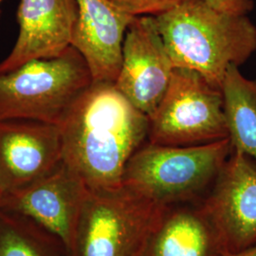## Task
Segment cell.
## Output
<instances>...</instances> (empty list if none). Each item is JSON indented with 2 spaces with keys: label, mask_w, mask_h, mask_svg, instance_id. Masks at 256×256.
<instances>
[{
  "label": "cell",
  "mask_w": 256,
  "mask_h": 256,
  "mask_svg": "<svg viewBox=\"0 0 256 256\" xmlns=\"http://www.w3.org/2000/svg\"><path fill=\"white\" fill-rule=\"evenodd\" d=\"M221 90L229 138L234 150L256 162V82L232 66L223 80Z\"/></svg>",
  "instance_id": "cell-14"
},
{
  "label": "cell",
  "mask_w": 256,
  "mask_h": 256,
  "mask_svg": "<svg viewBox=\"0 0 256 256\" xmlns=\"http://www.w3.org/2000/svg\"><path fill=\"white\" fill-rule=\"evenodd\" d=\"M0 256H70L64 243L32 220L0 209Z\"/></svg>",
  "instance_id": "cell-15"
},
{
  "label": "cell",
  "mask_w": 256,
  "mask_h": 256,
  "mask_svg": "<svg viewBox=\"0 0 256 256\" xmlns=\"http://www.w3.org/2000/svg\"><path fill=\"white\" fill-rule=\"evenodd\" d=\"M232 152L229 138L192 146L146 142L130 158L122 186L165 206L198 202Z\"/></svg>",
  "instance_id": "cell-3"
},
{
  "label": "cell",
  "mask_w": 256,
  "mask_h": 256,
  "mask_svg": "<svg viewBox=\"0 0 256 256\" xmlns=\"http://www.w3.org/2000/svg\"><path fill=\"white\" fill-rule=\"evenodd\" d=\"M90 189L64 162L34 183L3 194L0 209L26 216L59 238L70 256Z\"/></svg>",
  "instance_id": "cell-9"
},
{
  "label": "cell",
  "mask_w": 256,
  "mask_h": 256,
  "mask_svg": "<svg viewBox=\"0 0 256 256\" xmlns=\"http://www.w3.org/2000/svg\"><path fill=\"white\" fill-rule=\"evenodd\" d=\"M2 1H3V0H0V4H1V2H2Z\"/></svg>",
  "instance_id": "cell-20"
},
{
  "label": "cell",
  "mask_w": 256,
  "mask_h": 256,
  "mask_svg": "<svg viewBox=\"0 0 256 256\" xmlns=\"http://www.w3.org/2000/svg\"><path fill=\"white\" fill-rule=\"evenodd\" d=\"M254 81H256V80H254Z\"/></svg>",
  "instance_id": "cell-21"
},
{
  "label": "cell",
  "mask_w": 256,
  "mask_h": 256,
  "mask_svg": "<svg viewBox=\"0 0 256 256\" xmlns=\"http://www.w3.org/2000/svg\"><path fill=\"white\" fill-rule=\"evenodd\" d=\"M166 207L124 186L90 189L72 256H142Z\"/></svg>",
  "instance_id": "cell-5"
},
{
  "label": "cell",
  "mask_w": 256,
  "mask_h": 256,
  "mask_svg": "<svg viewBox=\"0 0 256 256\" xmlns=\"http://www.w3.org/2000/svg\"><path fill=\"white\" fill-rule=\"evenodd\" d=\"M77 16L76 0H20L18 37L10 54L0 63V72L64 54L72 46Z\"/></svg>",
  "instance_id": "cell-11"
},
{
  "label": "cell",
  "mask_w": 256,
  "mask_h": 256,
  "mask_svg": "<svg viewBox=\"0 0 256 256\" xmlns=\"http://www.w3.org/2000/svg\"><path fill=\"white\" fill-rule=\"evenodd\" d=\"M218 234L202 203L167 206L142 256H224Z\"/></svg>",
  "instance_id": "cell-13"
},
{
  "label": "cell",
  "mask_w": 256,
  "mask_h": 256,
  "mask_svg": "<svg viewBox=\"0 0 256 256\" xmlns=\"http://www.w3.org/2000/svg\"><path fill=\"white\" fill-rule=\"evenodd\" d=\"M226 254L256 245V162L234 150L200 200Z\"/></svg>",
  "instance_id": "cell-7"
},
{
  "label": "cell",
  "mask_w": 256,
  "mask_h": 256,
  "mask_svg": "<svg viewBox=\"0 0 256 256\" xmlns=\"http://www.w3.org/2000/svg\"><path fill=\"white\" fill-rule=\"evenodd\" d=\"M212 7L222 12L238 14L248 16L254 7V0H204Z\"/></svg>",
  "instance_id": "cell-17"
},
{
  "label": "cell",
  "mask_w": 256,
  "mask_h": 256,
  "mask_svg": "<svg viewBox=\"0 0 256 256\" xmlns=\"http://www.w3.org/2000/svg\"><path fill=\"white\" fill-rule=\"evenodd\" d=\"M76 2L78 16L72 46L86 60L93 82H114L122 64L124 36L135 18L110 0Z\"/></svg>",
  "instance_id": "cell-12"
},
{
  "label": "cell",
  "mask_w": 256,
  "mask_h": 256,
  "mask_svg": "<svg viewBox=\"0 0 256 256\" xmlns=\"http://www.w3.org/2000/svg\"><path fill=\"white\" fill-rule=\"evenodd\" d=\"M63 162L93 191L116 190L130 158L148 140L149 118L111 82H93L58 124Z\"/></svg>",
  "instance_id": "cell-1"
},
{
  "label": "cell",
  "mask_w": 256,
  "mask_h": 256,
  "mask_svg": "<svg viewBox=\"0 0 256 256\" xmlns=\"http://www.w3.org/2000/svg\"><path fill=\"white\" fill-rule=\"evenodd\" d=\"M154 18L174 68L196 72L218 88L232 66H240L256 52V27L248 16L204 0H184Z\"/></svg>",
  "instance_id": "cell-2"
},
{
  "label": "cell",
  "mask_w": 256,
  "mask_h": 256,
  "mask_svg": "<svg viewBox=\"0 0 256 256\" xmlns=\"http://www.w3.org/2000/svg\"><path fill=\"white\" fill-rule=\"evenodd\" d=\"M228 138L221 88L196 72L176 68L164 97L149 117L147 142L192 146Z\"/></svg>",
  "instance_id": "cell-6"
},
{
  "label": "cell",
  "mask_w": 256,
  "mask_h": 256,
  "mask_svg": "<svg viewBox=\"0 0 256 256\" xmlns=\"http://www.w3.org/2000/svg\"><path fill=\"white\" fill-rule=\"evenodd\" d=\"M224 256H256V245L247 248L242 250H239L236 252L226 254Z\"/></svg>",
  "instance_id": "cell-18"
},
{
  "label": "cell",
  "mask_w": 256,
  "mask_h": 256,
  "mask_svg": "<svg viewBox=\"0 0 256 256\" xmlns=\"http://www.w3.org/2000/svg\"><path fill=\"white\" fill-rule=\"evenodd\" d=\"M63 162L61 129L34 120H0V188L3 194L22 189Z\"/></svg>",
  "instance_id": "cell-10"
},
{
  "label": "cell",
  "mask_w": 256,
  "mask_h": 256,
  "mask_svg": "<svg viewBox=\"0 0 256 256\" xmlns=\"http://www.w3.org/2000/svg\"><path fill=\"white\" fill-rule=\"evenodd\" d=\"M2 196H3V192H2V190H1V188H0V204H1V200H2Z\"/></svg>",
  "instance_id": "cell-19"
},
{
  "label": "cell",
  "mask_w": 256,
  "mask_h": 256,
  "mask_svg": "<svg viewBox=\"0 0 256 256\" xmlns=\"http://www.w3.org/2000/svg\"><path fill=\"white\" fill-rule=\"evenodd\" d=\"M174 68L155 18H135L124 36L122 64L114 82L119 92L149 118L164 97Z\"/></svg>",
  "instance_id": "cell-8"
},
{
  "label": "cell",
  "mask_w": 256,
  "mask_h": 256,
  "mask_svg": "<svg viewBox=\"0 0 256 256\" xmlns=\"http://www.w3.org/2000/svg\"><path fill=\"white\" fill-rule=\"evenodd\" d=\"M119 9L133 18H156L174 9L184 0H110Z\"/></svg>",
  "instance_id": "cell-16"
},
{
  "label": "cell",
  "mask_w": 256,
  "mask_h": 256,
  "mask_svg": "<svg viewBox=\"0 0 256 256\" xmlns=\"http://www.w3.org/2000/svg\"><path fill=\"white\" fill-rule=\"evenodd\" d=\"M92 82L88 66L72 46L57 57L34 59L0 72V120H34L59 124Z\"/></svg>",
  "instance_id": "cell-4"
}]
</instances>
